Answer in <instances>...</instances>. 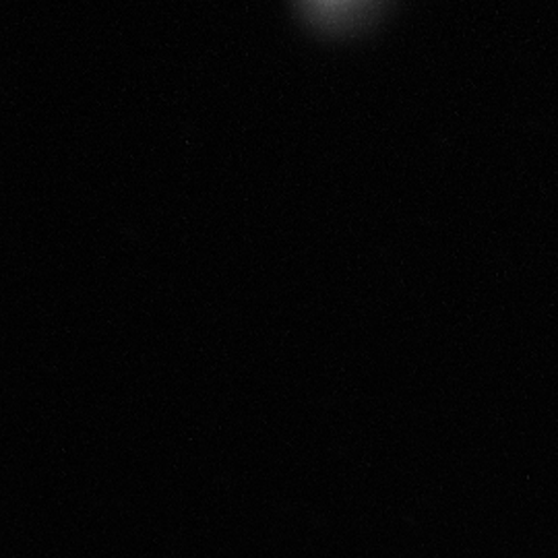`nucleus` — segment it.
<instances>
[{"label": "nucleus", "instance_id": "nucleus-1", "mask_svg": "<svg viewBox=\"0 0 558 558\" xmlns=\"http://www.w3.org/2000/svg\"><path fill=\"white\" fill-rule=\"evenodd\" d=\"M371 0H302L304 9L325 25H341L354 20Z\"/></svg>", "mask_w": 558, "mask_h": 558}]
</instances>
